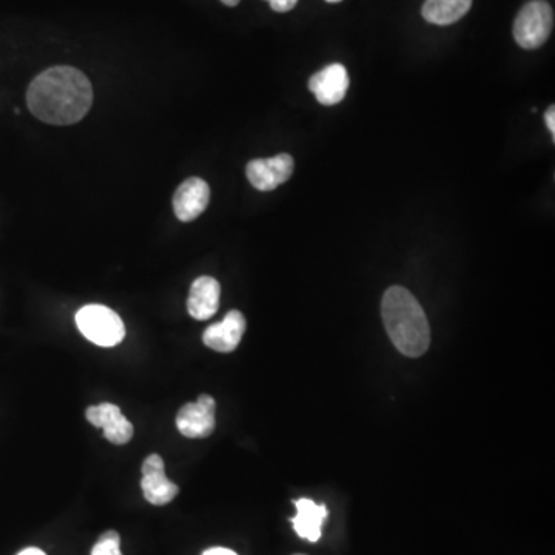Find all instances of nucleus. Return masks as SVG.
<instances>
[{
	"label": "nucleus",
	"instance_id": "f257e3e1",
	"mask_svg": "<svg viewBox=\"0 0 555 555\" xmlns=\"http://www.w3.org/2000/svg\"><path fill=\"white\" fill-rule=\"evenodd\" d=\"M31 113L50 125H71L81 121L91 104L93 88L78 68L53 67L34 78L27 91Z\"/></svg>",
	"mask_w": 555,
	"mask_h": 555
},
{
	"label": "nucleus",
	"instance_id": "f03ea898",
	"mask_svg": "<svg viewBox=\"0 0 555 555\" xmlns=\"http://www.w3.org/2000/svg\"><path fill=\"white\" fill-rule=\"evenodd\" d=\"M384 327L401 354L418 358L429 349L431 329L417 298L404 287L386 290L381 303Z\"/></svg>",
	"mask_w": 555,
	"mask_h": 555
},
{
	"label": "nucleus",
	"instance_id": "7ed1b4c3",
	"mask_svg": "<svg viewBox=\"0 0 555 555\" xmlns=\"http://www.w3.org/2000/svg\"><path fill=\"white\" fill-rule=\"evenodd\" d=\"M76 324L82 335L91 343L101 347H113L125 337L121 317L110 307L101 304L84 306L76 313Z\"/></svg>",
	"mask_w": 555,
	"mask_h": 555
},
{
	"label": "nucleus",
	"instance_id": "20e7f679",
	"mask_svg": "<svg viewBox=\"0 0 555 555\" xmlns=\"http://www.w3.org/2000/svg\"><path fill=\"white\" fill-rule=\"evenodd\" d=\"M554 27V11L545 0H532L518 13L514 37L525 50H535L548 41Z\"/></svg>",
	"mask_w": 555,
	"mask_h": 555
},
{
	"label": "nucleus",
	"instance_id": "39448f33",
	"mask_svg": "<svg viewBox=\"0 0 555 555\" xmlns=\"http://www.w3.org/2000/svg\"><path fill=\"white\" fill-rule=\"evenodd\" d=\"M216 403L210 395H199L195 403L181 407L176 426L179 432L187 438H206L215 431Z\"/></svg>",
	"mask_w": 555,
	"mask_h": 555
},
{
	"label": "nucleus",
	"instance_id": "423d86ee",
	"mask_svg": "<svg viewBox=\"0 0 555 555\" xmlns=\"http://www.w3.org/2000/svg\"><path fill=\"white\" fill-rule=\"evenodd\" d=\"M142 492L145 500L155 506L169 505L178 495V486L165 475L164 460L158 454L148 455L142 465Z\"/></svg>",
	"mask_w": 555,
	"mask_h": 555
},
{
	"label": "nucleus",
	"instance_id": "0eeeda50",
	"mask_svg": "<svg viewBox=\"0 0 555 555\" xmlns=\"http://www.w3.org/2000/svg\"><path fill=\"white\" fill-rule=\"evenodd\" d=\"M246 173L256 190L270 192L289 181L293 173V158L284 153L269 159H253L247 164Z\"/></svg>",
	"mask_w": 555,
	"mask_h": 555
},
{
	"label": "nucleus",
	"instance_id": "6e6552de",
	"mask_svg": "<svg viewBox=\"0 0 555 555\" xmlns=\"http://www.w3.org/2000/svg\"><path fill=\"white\" fill-rule=\"evenodd\" d=\"M88 423L96 428L104 429L105 438L113 444H127L135 434L133 424L122 415L116 404L102 403L90 406L85 412Z\"/></svg>",
	"mask_w": 555,
	"mask_h": 555
},
{
	"label": "nucleus",
	"instance_id": "1a4fd4ad",
	"mask_svg": "<svg viewBox=\"0 0 555 555\" xmlns=\"http://www.w3.org/2000/svg\"><path fill=\"white\" fill-rule=\"evenodd\" d=\"M210 201V187L204 179L190 178L179 185L173 196V210L179 221L190 222L206 212Z\"/></svg>",
	"mask_w": 555,
	"mask_h": 555
},
{
	"label": "nucleus",
	"instance_id": "9d476101",
	"mask_svg": "<svg viewBox=\"0 0 555 555\" xmlns=\"http://www.w3.org/2000/svg\"><path fill=\"white\" fill-rule=\"evenodd\" d=\"M246 318L239 310H230L226 318L218 324L207 327L202 335V341L209 349L229 354L239 346L246 332Z\"/></svg>",
	"mask_w": 555,
	"mask_h": 555
},
{
	"label": "nucleus",
	"instance_id": "9b49d317",
	"mask_svg": "<svg viewBox=\"0 0 555 555\" xmlns=\"http://www.w3.org/2000/svg\"><path fill=\"white\" fill-rule=\"evenodd\" d=\"M309 88L323 105L340 104L349 90V74L341 64H332L313 74Z\"/></svg>",
	"mask_w": 555,
	"mask_h": 555
},
{
	"label": "nucleus",
	"instance_id": "f8f14e48",
	"mask_svg": "<svg viewBox=\"0 0 555 555\" xmlns=\"http://www.w3.org/2000/svg\"><path fill=\"white\" fill-rule=\"evenodd\" d=\"M221 286L212 276H201L190 289L187 309L195 320L206 321L212 318L219 309Z\"/></svg>",
	"mask_w": 555,
	"mask_h": 555
},
{
	"label": "nucleus",
	"instance_id": "ddd939ff",
	"mask_svg": "<svg viewBox=\"0 0 555 555\" xmlns=\"http://www.w3.org/2000/svg\"><path fill=\"white\" fill-rule=\"evenodd\" d=\"M296 515L292 518L293 529L301 539L315 543L321 539V529L329 511L326 506L317 505L309 498L296 500Z\"/></svg>",
	"mask_w": 555,
	"mask_h": 555
},
{
	"label": "nucleus",
	"instance_id": "4468645a",
	"mask_svg": "<svg viewBox=\"0 0 555 555\" xmlns=\"http://www.w3.org/2000/svg\"><path fill=\"white\" fill-rule=\"evenodd\" d=\"M472 7V0H426L423 17L435 25H451L460 21Z\"/></svg>",
	"mask_w": 555,
	"mask_h": 555
},
{
	"label": "nucleus",
	"instance_id": "2eb2a0df",
	"mask_svg": "<svg viewBox=\"0 0 555 555\" xmlns=\"http://www.w3.org/2000/svg\"><path fill=\"white\" fill-rule=\"evenodd\" d=\"M91 555H124L121 551V535L116 531L104 532L91 549Z\"/></svg>",
	"mask_w": 555,
	"mask_h": 555
},
{
	"label": "nucleus",
	"instance_id": "dca6fc26",
	"mask_svg": "<svg viewBox=\"0 0 555 555\" xmlns=\"http://www.w3.org/2000/svg\"><path fill=\"white\" fill-rule=\"evenodd\" d=\"M270 7L276 13H287V11L293 10L295 5L298 4V0H267Z\"/></svg>",
	"mask_w": 555,
	"mask_h": 555
},
{
	"label": "nucleus",
	"instance_id": "f3484780",
	"mask_svg": "<svg viewBox=\"0 0 555 555\" xmlns=\"http://www.w3.org/2000/svg\"><path fill=\"white\" fill-rule=\"evenodd\" d=\"M546 127L552 133V139H555V108L554 105L548 108L545 115Z\"/></svg>",
	"mask_w": 555,
	"mask_h": 555
},
{
	"label": "nucleus",
	"instance_id": "a211bd4d",
	"mask_svg": "<svg viewBox=\"0 0 555 555\" xmlns=\"http://www.w3.org/2000/svg\"><path fill=\"white\" fill-rule=\"evenodd\" d=\"M202 555H238L232 549L227 548H210Z\"/></svg>",
	"mask_w": 555,
	"mask_h": 555
},
{
	"label": "nucleus",
	"instance_id": "6ab92c4d",
	"mask_svg": "<svg viewBox=\"0 0 555 555\" xmlns=\"http://www.w3.org/2000/svg\"><path fill=\"white\" fill-rule=\"evenodd\" d=\"M17 555H47V554H45V552L39 548H27V549H24V551L19 552V554Z\"/></svg>",
	"mask_w": 555,
	"mask_h": 555
},
{
	"label": "nucleus",
	"instance_id": "aec40b11",
	"mask_svg": "<svg viewBox=\"0 0 555 555\" xmlns=\"http://www.w3.org/2000/svg\"><path fill=\"white\" fill-rule=\"evenodd\" d=\"M221 2L222 4H226L227 7H236L241 0H221Z\"/></svg>",
	"mask_w": 555,
	"mask_h": 555
},
{
	"label": "nucleus",
	"instance_id": "412c9836",
	"mask_svg": "<svg viewBox=\"0 0 555 555\" xmlns=\"http://www.w3.org/2000/svg\"><path fill=\"white\" fill-rule=\"evenodd\" d=\"M326 2H329V4H338L341 0H326Z\"/></svg>",
	"mask_w": 555,
	"mask_h": 555
},
{
	"label": "nucleus",
	"instance_id": "4be33fe9",
	"mask_svg": "<svg viewBox=\"0 0 555 555\" xmlns=\"http://www.w3.org/2000/svg\"><path fill=\"white\" fill-rule=\"evenodd\" d=\"M295 555H304V554H295Z\"/></svg>",
	"mask_w": 555,
	"mask_h": 555
}]
</instances>
